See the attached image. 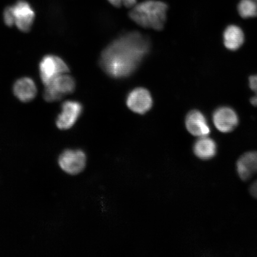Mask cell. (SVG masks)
Wrapping results in <instances>:
<instances>
[{"mask_svg":"<svg viewBox=\"0 0 257 257\" xmlns=\"http://www.w3.org/2000/svg\"><path fill=\"white\" fill-rule=\"evenodd\" d=\"M149 38L138 32L120 35L102 51L99 64L109 76L123 79L136 71L150 52Z\"/></svg>","mask_w":257,"mask_h":257,"instance_id":"1","label":"cell"},{"mask_svg":"<svg viewBox=\"0 0 257 257\" xmlns=\"http://www.w3.org/2000/svg\"><path fill=\"white\" fill-rule=\"evenodd\" d=\"M168 5L160 0H145L137 3L128 13L135 23L144 28L162 30L165 27Z\"/></svg>","mask_w":257,"mask_h":257,"instance_id":"2","label":"cell"},{"mask_svg":"<svg viewBox=\"0 0 257 257\" xmlns=\"http://www.w3.org/2000/svg\"><path fill=\"white\" fill-rule=\"evenodd\" d=\"M75 88L76 82L73 77L63 74L46 85L44 98L48 102L60 100L63 96L72 94Z\"/></svg>","mask_w":257,"mask_h":257,"instance_id":"3","label":"cell"},{"mask_svg":"<svg viewBox=\"0 0 257 257\" xmlns=\"http://www.w3.org/2000/svg\"><path fill=\"white\" fill-rule=\"evenodd\" d=\"M69 68L60 57L47 55L43 57L40 64V74L42 82L46 86L54 79L69 72Z\"/></svg>","mask_w":257,"mask_h":257,"instance_id":"4","label":"cell"},{"mask_svg":"<svg viewBox=\"0 0 257 257\" xmlns=\"http://www.w3.org/2000/svg\"><path fill=\"white\" fill-rule=\"evenodd\" d=\"M86 164V156L82 150H66L59 157V165L64 172L76 175L82 172Z\"/></svg>","mask_w":257,"mask_h":257,"instance_id":"5","label":"cell"},{"mask_svg":"<svg viewBox=\"0 0 257 257\" xmlns=\"http://www.w3.org/2000/svg\"><path fill=\"white\" fill-rule=\"evenodd\" d=\"M11 7L14 25L19 30L28 32L31 30L35 19V12L31 6L24 0H20Z\"/></svg>","mask_w":257,"mask_h":257,"instance_id":"6","label":"cell"},{"mask_svg":"<svg viewBox=\"0 0 257 257\" xmlns=\"http://www.w3.org/2000/svg\"><path fill=\"white\" fill-rule=\"evenodd\" d=\"M153 104L152 95L149 90L144 88L132 90L126 97L128 108L137 114H146L152 108Z\"/></svg>","mask_w":257,"mask_h":257,"instance_id":"7","label":"cell"},{"mask_svg":"<svg viewBox=\"0 0 257 257\" xmlns=\"http://www.w3.org/2000/svg\"><path fill=\"white\" fill-rule=\"evenodd\" d=\"M83 111L82 105L76 101H67L62 105V111L58 115L56 124L62 130H69L80 117Z\"/></svg>","mask_w":257,"mask_h":257,"instance_id":"8","label":"cell"},{"mask_svg":"<svg viewBox=\"0 0 257 257\" xmlns=\"http://www.w3.org/2000/svg\"><path fill=\"white\" fill-rule=\"evenodd\" d=\"M213 121L217 130L222 133H229L238 125L239 118L233 108L224 106L214 111Z\"/></svg>","mask_w":257,"mask_h":257,"instance_id":"9","label":"cell"},{"mask_svg":"<svg viewBox=\"0 0 257 257\" xmlns=\"http://www.w3.org/2000/svg\"><path fill=\"white\" fill-rule=\"evenodd\" d=\"M185 126L189 133L195 137H207L210 133L206 117L197 110H191L186 115Z\"/></svg>","mask_w":257,"mask_h":257,"instance_id":"10","label":"cell"},{"mask_svg":"<svg viewBox=\"0 0 257 257\" xmlns=\"http://www.w3.org/2000/svg\"><path fill=\"white\" fill-rule=\"evenodd\" d=\"M236 169L240 178L243 181H249L257 175V152L243 154L237 162Z\"/></svg>","mask_w":257,"mask_h":257,"instance_id":"11","label":"cell"},{"mask_svg":"<svg viewBox=\"0 0 257 257\" xmlns=\"http://www.w3.org/2000/svg\"><path fill=\"white\" fill-rule=\"evenodd\" d=\"M14 92L19 100L24 102H30L33 100L37 95V86L33 80L25 77L15 83Z\"/></svg>","mask_w":257,"mask_h":257,"instance_id":"12","label":"cell"},{"mask_svg":"<svg viewBox=\"0 0 257 257\" xmlns=\"http://www.w3.org/2000/svg\"><path fill=\"white\" fill-rule=\"evenodd\" d=\"M245 41L243 31L238 26L230 25L225 29L223 33V42L225 47L230 51L239 49Z\"/></svg>","mask_w":257,"mask_h":257,"instance_id":"13","label":"cell"},{"mask_svg":"<svg viewBox=\"0 0 257 257\" xmlns=\"http://www.w3.org/2000/svg\"><path fill=\"white\" fill-rule=\"evenodd\" d=\"M195 155L202 160H209L216 156L217 146L211 138L207 137H200L194 146Z\"/></svg>","mask_w":257,"mask_h":257,"instance_id":"14","label":"cell"},{"mask_svg":"<svg viewBox=\"0 0 257 257\" xmlns=\"http://www.w3.org/2000/svg\"><path fill=\"white\" fill-rule=\"evenodd\" d=\"M237 11L242 18L257 17V0H241Z\"/></svg>","mask_w":257,"mask_h":257,"instance_id":"15","label":"cell"},{"mask_svg":"<svg viewBox=\"0 0 257 257\" xmlns=\"http://www.w3.org/2000/svg\"><path fill=\"white\" fill-rule=\"evenodd\" d=\"M111 5L120 8L124 6L127 8H133L137 3V0H107Z\"/></svg>","mask_w":257,"mask_h":257,"instance_id":"16","label":"cell"},{"mask_svg":"<svg viewBox=\"0 0 257 257\" xmlns=\"http://www.w3.org/2000/svg\"><path fill=\"white\" fill-rule=\"evenodd\" d=\"M249 86L252 91L255 93V95H257V75L249 77Z\"/></svg>","mask_w":257,"mask_h":257,"instance_id":"17","label":"cell"},{"mask_svg":"<svg viewBox=\"0 0 257 257\" xmlns=\"http://www.w3.org/2000/svg\"><path fill=\"white\" fill-rule=\"evenodd\" d=\"M249 192L253 197L257 198V180L250 186Z\"/></svg>","mask_w":257,"mask_h":257,"instance_id":"18","label":"cell"},{"mask_svg":"<svg viewBox=\"0 0 257 257\" xmlns=\"http://www.w3.org/2000/svg\"><path fill=\"white\" fill-rule=\"evenodd\" d=\"M250 102L252 105L257 107V95H255V96H252V97L250 99Z\"/></svg>","mask_w":257,"mask_h":257,"instance_id":"19","label":"cell"}]
</instances>
